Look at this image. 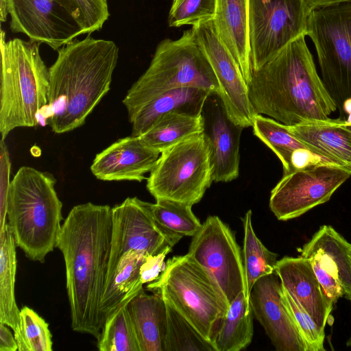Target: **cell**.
<instances>
[{
  "label": "cell",
  "mask_w": 351,
  "mask_h": 351,
  "mask_svg": "<svg viewBox=\"0 0 351 351\" xmlns=\"http://www.w3.org/2000/svg\"><path fill=\"white\" fill-rule=\"evenodd\" d=\"M112 229L110 206L80 204L69 213L56 245L64 261L71 328L97 339L103 328L99 304L108 270Z\"/></svg>",
  "instance_id": "6da1fadb"
},
{
  "label": "cell",
  "mask_w": 351,
  "mask_h": 351,
  "mask_svg": "<svg viewBox=\"0 0 351 351\" xmlns=\"http://www.w3.org/2000/svg\"><path fill=\"white\" fill-rule=\"evenodd\" d=\"M305 36L253 71L247 85L256 114L291 126L327 119L337 109L317 72Z\"/></svg>",
  "instance_id": "7a4b0ae2"
},
{
  "label": "cell",
  "mask_w": 351,
  "mask_h": 351,
  "mask_svg": "<svg viewBox=\"0 0 351 351\" xmlns=\"http://www.w3.org/2000/svg\"><path fill=\"white\" fill-rule=\"evenodd\" d=\"M119 56L114 42L90 36L58 50L49 69L47 123L56 134L82 126L110 89Z\"/></svg>",
  "instance_id": "3957f363"
},
{
  "label": "cell",
  "mask_w": 351,
  "mask_h": 351,
  "mask_svg": "<svg viewBox=\"0 0 351 351\" xmlns=\"http://www.w3.org/2000/svg\"><path fill=\"white\" fill-rule=\"evenodd\" d=\"M49 172L21 167L10 182L6 219L17 247L31 261L43 263L57 245L62 204Z\"/></svg>",
  "instance_id": "277c9868"
},
{
  "label": "cell",
  "mask_w": 351,
  "mask_h": 351,
  "mask_svg": "<svg viewBox=\"0 0 351 351\" xmlns=\"http://www.w3.org/2000/svg\"><path fill=\"white\" fill-rule=\"evenodd\" d=\"M40 43L1 33L0 132L5 141L16 128L34 127L47 104L49 69L40 54Z\"/></svg>",
  "instance_id": "5b68a950"
},
{
  "label": "cell",
  "mask_w": 351,
  "mask_h": 351,
  "mask_svg": "<svg viewBox=\"0 0 351 351\" xmlns=\"http://www.w3.org/2000/svg\"><path fill=\"white\" fill-rule=\"evenodd\" d=\"M182 87L219 93L217 78L192 27L179 38L158 44L147 69L123 99L128 116L162 93Z\"/></svg>",
  "instance_id": "8992f818"
},
{
  "label": "cell",
  "mask_w": 351,
  "mask_h": 351,
  "mask_svg": "<svg viewBox=\"0 0 351 351\" xmlns=\"http://www.w3.org/2000/svg\"><path fill=\"white\" fill-rule=\"evenodd\" d=\"M147 288L159 293L213 345L230 304L207 269L188 254L176 256Z\"/></svg>",
  "instance_id": "52a82bcc"
},
{
  "label": "cell",
  "mask_w": 351,
  "mask_h": 351,
  "mask_svg": "<svg viewBox=\"0 0 351 351\" xmlns=\"http://www.w3.org/2000/svg\"><path fill=\"white\" fill-rule=\"evenodd\" d=\"M305 34L314 44L322 81L341 112L351 101V1L312 10Z\"/></svg>",
  "instance_id": "ba28073f"
},
{
  "label": "cell",
  "mask_w": 351,
  "mask_h": 351,
  "mask_svg": "<svg viewBox=\"0 0 351 351\" xmlns=\"http://www.w3.org/2000/svg\"><path fill=\"white\" fill-rule=\"evenodd\" d=\"M213 181L209 149L202 132L161 152L146 186L156 199L193 206Z\"/></svg>",
  "instance_id": "9c48e42d"
},
{
  "label": "cell",
  "mask_w": 351,
  "mask_h": 351,
  "mask_svg": "<svg viewBox=\"0 0 351 351\" xmlns=\"http://www.w3.org/2000/svg\"><path fill=\"white\" fill-rule=\"evenodd\" d=\"M304 0H250L249 37L253 71L305 35L311 12Z\"/></svg>",
  "instance_id": "30bf717a"
},
{
  "label": "cell",
  "mask_w": 351,
  "mask_h": 351,
  "mask_svg": "<svg viewBox=\"0 0 351 351\" xmlns=\"http://www.w3.org/2000/svg\"><path fill=\"white\" fill-rule=\"evenodd\" d=\"M351 176V171L328 162L306 165L283 175L271 191L269 208L278 220L301 216L328 202Z\"/></svg>",
  "instance_id": "8fae6325"
},
{
  "label": "cell",
  "mask_w": 351,
  "mask_h": 351,
  "mask_svg": "<svg viewBox=\"0 0 351 351\" xmlns=\"http://www.w3.org/2000/svg\"><path fill=\"white\" fill-rule=\"evenodd\" d=\"M240 247L230 228L217 216H209L193 237L188 254L207 269L228 303L245 291Z\"/></svg>",
  "instance_id": "7c38bea8"
},
{
  "label": "cell",
  "mask_w": 351,
  "mask_h": 351,
  "mask_svg": "<svg viewBox=\"0 0 351 351\" xmlns=\"http://www.w3.org/2000/svg\"><path fill=\"white\" fill-rule=\"evenodd\" d=\"M112 229L109 265L105 289L111 284L121 257L136 250L156 255L178 243L166 235L156 224L151 203L136 197H128L112 208Z\"/></svg>",
  "instance_id": "4fadbf2b"
},
{
  "label": "cell",
  "mask_w": 351,
  "mask_h": 351,
  "mask_svg": "<svg viewBox=\"0 0 351 351\" xmlns=\"http://www.w3.org/2000/svg\"><path fill=\"white\" fill-rule=\"evenodd\" d=\"M213 70L218 96L230 119L244 128L252 127L257 114L248 85L237 62L220 40L214 20L192 27Z\"/></svg>",
  "instance_id": "5bb4252c"
},
{
  "label": "cell",
  "mask_w": 351,
  "mask_h": 351,
  "mask_svg": "<svg viewBox=\"0 0 351 351\" xmlns=\"http://www.w3.org/2000/svg\"><path fill=\"white\" fill-rule=\"evenodd\" d=\"M10 29L58 50L82 29L57 0H8Z\"/></svg>",
  "instance_id": "9a60e30c"
},
{
  "label": "cell",
  "mask_w": 351,
  "mask_h": 351,
  "mask_svg": "<svg viewBox=\"0 0 351 351\" xmlns=\"http://www.w3.org/2000/svg\"><path fill=\"white\" fill-rule=\"evenodd\" d=\"M254 315L276 350L306 351V346L282 298V285L276 272L259 278L250 295Z\"/></svg>",
  "instance_id": "2e32d148"
},
{
  "label": "cell",
  "mask_w": 351,
  "mask_h": 351,
  "mask_svg": "<svg viewBox=\"0 0 351 351\" xmlns=\"http://www.w3.org/2000/svg\"><path fill=\"white\" fill-rule=\"evenodd\" d=\"M202 114L213 180L227 182L235 180L239 173L240 137L244 128L230 119L217 94L209 96Z\"/></svg>",
  "instance_id": "e0dca14e"
},
{
  "label": "cell",
  "mask_w": 351,
  "mask_h": 351,
  "mask_svg": "<svg viewBox=\"0 0 351 351\" xmlns=\"http://www.w3.org/2000/svg\"><path fill=\"white\" fill-rule=\"evenodd\" d=\"M160 153L146 145L140 136L120 138L95 156L93 174L104 181H138L155 167Z\"/></svg>",
  "instance_id": "ac0fdd59"
},
{
  "label": "cell",
  "mask_w": 351,
  "mask_h": 351,
  "mask_svg": "<svg viewBox=\"0 0 351 351\" xmlns=\"http://www.w3.org/2000/svg\"><path fill=\"white\" fill-rule=\"evenodd\" d=\"M275 272L283 288L324 330L334 303L321 286L311 260L285 256L277 261Z\"/></svg>",
  "instance_id": "d6986e66"
},
{
  "label": "cell",
  "mask_w": 351,
  "mask_h": 351,
  "mask_svg": "<svg viewBox=\"0 0 351 351\" xmlns=\"http://www.w3.org/2000/svg\"><path fill=\"white\" fill-rule=\"evenodd\" d=\"M350 121L315 120L289 126V131L314 155L351 171Z\"/></svg>",
  "instance_id": "ffe728a7"
},
{
  "label": "cell",
  "mask_w": 351,
  "mask_h": 351,
  "mask_svg": "<svg viewBox=\"0 0 351 351\" xmlns=\"http://www.w3.org/2000/svg\"><path fill=\"white\" fill-rule=\"evenodd\" d=\"M250 0H216L214 23L217 34L237 62L248 84L253 69L249 37Z\"/></svg>",
  "instance_id": "44dd1931"
},
{
  "label": "cell",
  "mask_w": 351,
  "mask_h": 351,
  "mask_svg": "<svg viewBox=\"0 0 351 351\" xmlns=\"http://www.w3.org/2000/svg\"><path fill=\"white\" fill-rule=\"evenodd\" d=\"M213 93L197 87H182L162 93L128 117L132 136H139L162 116L172 112L201 115L209 96Z\"/></svg>",
  "instance_id": "7402d4cb"
},
{
  "label": "cell",
  "mask_w": 351,
  "mask_h": 351,
  "mask_svg": "<svg viewBox=\"0 0 351 351\" xmlns=\"http://www.w3.org/2000/svg\"><path fill=\"white\" fill-rule=\"evenodd\" d=\"M141 351H165L167 330L166 304L158 292L143 288L128 304Z\"/></svg>",
  "instance_id": "603a6c76"
},
{
  "label": "cell",
  "mask_w": 351,
  "mask_h": 351,
  "mask_svg": "<svg viewBox=\"0 0 351 351\" xmlns=\"http://www.w3.org/2000/svg\"><path fill=\"white\" fill-rule=\"evenodd\" d=\"M145 256L141 252L132 250L121 257L112 282L104 290L100 302L99 316L102 327L106 319L122 302L132 299L143 289V285L140 282V267Z\"/></svg>",
  "instance_id": "cb8c5ba5"
},
{
  "label": "cell",
  "mask_w": 351,
  "mask_h": 351,
  "mask_svg": "<svg viewBox=\"0 0 351 351\" xmlns=\"http://www.w3.org/2000/svg\"><path fill=\"white\" fill-rule=\"evenodd\" d=\"M253 312L241 292L230 303L213 340L216 351H239L252 340Z\"/></svg>",
  "instance_id": "d4e9b609"
},
{
  "label": "cell",
  "mask_w": 351,
  "mask_h": 351,
  "mask_svg": "<svg viewBox=\"0 0 351 351\" xmlns=\"http://www.w3.org/2000/svg\"><path fill=\"white\" fill-rule=\"evenodd\" d=\"M203 131L202 114L172 112L162 116L139 136L146 145L161 153Z\"/></svg>",
  "instance_id": "484cf974"
},
{
  "label": "cell",
  "mask_w": 351,
  "mask_h": 351,
  "mask_svg": "<svg viewBox=\"0 0 351 351\" xmlns=\"http://www.w3.org/2000/svg\"><path fill=\"white\" fill-rule=\"evenodd\" d=\"M16 247L6 221L4 228L0 231V322L13 331L19 324L20 314L14 293Z\"/></svg>",
  "instance_id": "4316f807"
},
{
  "label": "cell",
  "mask_w": 351,
  "mask_h": 351,
  "mask_svg": "<svg viewBox=\"0 0 351 351\" xmlns=\"http://www.w3.org/2000/svg\"><path fill=\"white\" fill-rule=\"evenodd\" d=\"M320 251L328 256L337 270L344 297L351 300V243L332 226H322L306 243L301 253Z\"/></svg>",
  "instance_id": "83f0119b"
},
{
  "label": "cell",
  "mask_w": 351,
  "mask_h": 351,
  "mask_svg": "<svg viewBox=\"0 0 351 351\" xmlns=\"http://www.w3.org/2000/svg\"><path fill=\"white\" fill-rule=\"evenodd\" d=\"M253 133L278 156L283 167V175L295 170L293 160L304 150H308L289 129V125L272 118L257 114L253 123ZM309 151V150H308Z\"/></svg>",
  "instance_id": "f1b7e54d"
},
{
  "label": "cell",
  "mask_w": 351,
  "mask_h": 351,
  "mask_svg": "<svg viewBox=\"0 0 351 351\" xmlns=\"http://www.w3.org/2000/svg\"><path fill=\"white\" fill-rule=\"evenodd\" d=\"M243 224V264L245 279L244 293L247 302L250 304V295L254 283L259 278L275 272L278 255L269 251L256 237L252 227L251 210L245 213Z\"/></svg>",
  "instance_id": "f546056e"
},
{
  "label": "cell",
  "mask_w": 351,
  "mask_h": 351,
  "mask_svg": "<svg viewBox=\"0 0 351 351\" xmlns=\"http://www.w3.org/2000/svg\"><path fill=\"white\" fill-rule=\"evenodd\" d=\"M191 208V205L167 199H157L155 204H151L158 226L177 242L184 237H193L202 226Z\"/></svg>",
  "instance_id": "4dcf8cb0"
},
{
  "label": "cell",
  "mask_w": 351,
  "mask_h": 351,
  "mask_svg": "<svg viewBox=\"0 0 351 351\" xmlns=\"http://www.w3.org/2000/svg\"><path fill=\"white\" fill-rule=\"evenodd\" d=\"M122 302L106 320L97 348L100 351H141L128 304Z\"/></svg>",
  "instance_id": "1f68e13d"
},
{
  "label": "cell",
  "mask_w": 351,
  "mask_h": 351,
  "mask_svg": "<svg viewBox=\"0 0 351 351\" xmlns=\"http://www.w3.org/2000/svg\"><path fill=\"white\" fill-rule=\"evenodd\" d=\"M165 304L167 330L165 351H216L213 345L184 316L167 302Z\"/></svg>",
  "instance_id": "d6a6232c"
},
{
  "label": "cell",
  "mask_w": 351,
  "mask_h": 351,
  "mask_svg": "<svg viewBox=\"0 0 351 351\" xmlns=\"http://www.w3.org/2000/svg\"><path fill=\"white\" fill-rule=\"evenodd\" d=\"M14 335L19 351L52 350V335L49 324L27 306L20 310L19 322Z\"/></svg>",
  "instance_id": "836d02e7"
},
{
  "label": "cell",
  "mask_w": 351,
  "mask_h": 351,
  "mask_svg": "<svg viewBox=\"0 0 351 351\" xmlns=\"http://www.w3.org/2000/svg\"><path fill=\"white\" fill-rule=\"evenodd\" d=\"M216 0H173L168 14V25L195 26L214 20Z\"/></svg>",
  "instance_id": "e575fe53"
},
{
  "label": "cell",
  "mask_w": 351,
  "mask_h": 351,
  "mask_svg": "<svg viewBox=\"0 0 351 351\" xmlns=\"http://www.w3.org/2000/svg\"><path fill=\"white\" fill-rule=\"evenodd\" d=\"M74 19L84 34L101 29L110 13L106 0H57Z\"/></svg>",
  "instance_id": "d590c367"
},
{
  "label": "cell",
  "mask_w": 351,
  "mask_h": 351,
  "mask_svg": "<svg viewBox=\"0 0 351 351\" xmlns=\"http://www.w3.org/2000/svg\"><path fill=\"white\" fill-rule=\"evenodd\" d=\"M283 302L293 318L306 351H324V330H322L311 317L297 303L282 286Z\"/></svg>",
  "instance_id": "8d00e7d4"
},
{
  "label": "cell",
  "mask_w": 351,
  "mask_h": 351,
  "mask_svg": "<svg viewBox=\"0 0 351 351\" xmlns=\"http://www.w3.org/2000/svg\"><path fill=\"white\" fill-rule=\"evenodd\" d=\"M301 256L311 260L314 272L327 296L335 304L344 296L343 289L331 259L320 251L301 253Z\"/></svg>",
  "instance_id": "74e56055"
},
{
  "label": "cell",
  "mask_w": 351,
  "mask_h": 351,
  "mask_svg": "<svg viewBox=\"0 0 351 351\" xmlns=\"http://www.w3.org/2000/svg\"><path fill=\"white\" fill-rule=\"evenodd\" d=\"M1 217L0 231L5 227L6 220V208L8 189L10 185L9 176L10 169V157L5 141L1 140Z\"/></svg>",
  "instance_id": "f35d334b"
},
{
  "label": "cell",
  "mask_w": 351,
  "mask_h": 351,
  "mask_svg": "<svg viewBox=\"0 0 351 351\" xmlns=\"http://www.w3.org/2000/svg\"><path fill=\"white\" fill-rule=\"evenodd\" d=\"M167 250L156 255H147L140 267V282L142 285L156 280L163 271L165 258L170 252Z\"/></svg>",
  "instance_id": "ab89813d"
},
{
  "label": "cell",
  "mask_w": 351,
  "mask_h": 351,
  "mask_svg": "<svg viewBox=\"0 0 351 351\" xmlns=\"http://www.w3.org/2000/svg\"><path fill=\"white\" fill-rule=\"evenodd\" d=\"M6 324L0 322V351L18 350V345L10 330Z\"/></svg>",
  "instance_id": "60d3db41"
},
{
  "label": "cell",
  "mask_w": 351,
  "mask_h": 351,
  "mask_svg": "<svg viewBox=\"0 0 351 351\" xmlns=\"http://www.w3.org/2000/svg\"><path fill=\"white\" fill-rule=\"evenodd\" d=\"M311 10L328 6L330 5L350 1L351 0H304Z\"/></svg>",
  "instance_id": "b9f144b4"
},
{
  "label": "cell",
  "mask_w": 351,
  "mask_h": 351,
  "mask_svg": "<svg viewBox=\"0 0 351 351\" xmlns=\"http://www.w3.org/2000/svg\"><path fill=\"white\" fill-rule=\"evenodd\" d=\"M8 0H0V20L1 22H5L8 15Z\"/></svg>",
  "instance_id": "7bdbcfd3"
},
{
  "label": "cell",
  "mask_w": 351,
  "mask_h": 351,
  "mask_svg": "<svg viewBox=\"0 0 351 351\" xmlns=\"http://www.w3.org/2000/svg\"><path fill=\"white\" fill-rule=\"evenodd\" d=\"M350 303H351V300H350ZM346 345H347L348 346H351V336H350V337L348 339V341H347V343H346Z\"/></svg>",
  "instance_id": "ee69618b"
},
{
  "label": "cell",
  "mask_w": 351,
  "mask_h": 351,
  "mask_svg": "<svg viewBox=\"0 0 351 351\" xmlns=\"http://www.w3.org/2000/svg\"><path fill=\"white\" fill-rule=\"evenodd\" d=\"M349 121H350V123H351V120H349ZM350 130H351V124L350 125Z\"/></svg>",
  "instance_id": "f6af8a7d"
}]
</instances>
